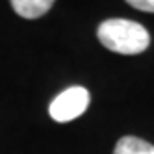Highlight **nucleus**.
Here are the masks:
<instances>
[{"label":"nucleus","mask_w":154,"mask_h":154,"mask_svg":"<svg viewBox=\"0 0 154 154\" xmlns=\"http://www.w3.org/2000/svg\"><path fill=\"white\" fill-rule=\"evenodd\" d=\"M100 43L117 54H139L150 45V35L145 26L128 19H108L97 32Z\"/></svg>","instance_id":"1"},{"label":"nucleus","mask_w":154,"mask_h":154,"mask_svg":"<svg viewBox=\"0 0 154 154\" xmlns=\"http://www.w3.org/2000/svg\"><path fill=\"white\" fill-rule=\"evenodd\" d=\"M87 106H89V91L85 87L74 85L54 98L48 108V113L58 123H67V121L80 117L87 109Z\"/></svg>","instance_id":"2"},{"label":"nucleus","mask_w":154,"mask_h":154,"mask_svg":"<svg viewBox=\"0 0 154 154\" xmlns=\"http://www.w3.org/2000/svg\"><path fill=\"white\" fill-rule=\"evenodd\" d=\"M54 0H11L13 9L24 19H37L52 8Z\"/></svg>","instance_id":"3"},{"label":"nucleus","mask_w":154,"mask_h":154,"mask_svg":"<svg viewBox=\"0 0 154 154\" xmlns=\"http://www.w3.org/2000/svg\"><path fill=\"white\" fill-rule=\"evenodd\" d=\"M113 154H154V145H150L145 139L126 136L117 141Z\"/></svg>","instance_id":"4"},{"label":"nucleus","mask_w":154,"mask_h":154,"mask_svg":"<svg viewBox=\"0 0 154 154\" xmlns=\"http://www.w3.org/2000/svg\"><path fill=\"white\" fill-rule=\"evenodd\" d=\"M126 2H128L132 8H136V9L154 13V0H126Z\"/></svg>","instance_id":"5"}]
</instances>
